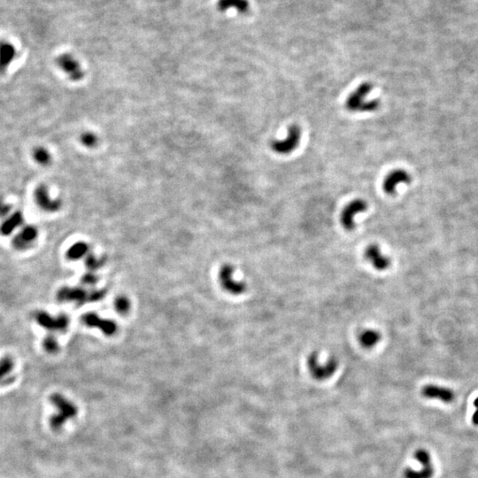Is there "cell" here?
<instances>
[{
	"mask_svg": "<svg viewBox=\"0 0 478 478\" xmlns=\"http://www.w3.org/2000/svg\"><path fill=\"white\" fill-rule=\"evenodd\" d=\"M50 400L57 409V412L50 418V425L52 430H59L66 422L77 416L78 410L73 402L59 393L52 394Z\"/></svg>",
	"mask_w": 478,
	"mask_h": 478,
	"instance_id": "2",
	"label": "cell"
},
{
	"mask_svg": "<svg viewBox=\"0 0 478 478\" xmlns=\"http://www.w3.org/2000/svg\"><path fill=\"white\" fill-rule=\"evenodd\" d=\"M34 318L38 325L47 331L61 332L66 331L69 325V318L64 314L54 317L45 311H37Z\"/></svg>",
	"mask_w": 478,
	"mask_h": 478,
	"instance_id": "5",
	"label": "cell"
},
{
	"mask_svg": "<svg viewBox=\"0 0 478 478\" xmlns=\"http://www.w3.org/2000/svg\"><path fill=\"white\" fill-rule=\"evenodd\" d=\"M219 280L224 290L232 295H241L246 290V285L244 283L235 279L234 268L232 265L224 264L221 268Z\"/></svg>",
	"mask_w": 478,
	"mask_h": 478,
	"instance_id": "6",
	"label": "cell"
},
{
	"mask_svg": "<svg viewBox=\"0 0 478 478\" xmlns=\"http://www.w3.org/2000/svg\"><path fill=\"white\" fill-rule=\"evenodd\" d=\"M80 141L83 146L92 149L97 146L99 139L95 133L92 131H85L80 136Z\"/></svg>",
	"mask_w": 478,
	"mask_h": 478,
	"instance_id": "24",
	"label": "cell"
},
{
	"mask_svg": "<svg viewBox=\"0 0 478 478\" xmlns=\"http://www.w3.org/2000/svg\"><path fill=\"white\" fill-rule=\"evenodd\" d=\"M373 90V85L366 81L361 83L354 92H351L347 97L346 107L351 112H375L380 107V101L378 99L366 100L368 93Z\"/></svg>",
	"mask_w": 478,
	"mask_h": 478,
	"instance_id": "1",
	"label": "cell"
},
{
	"mask_svg": "<svg viewBox=\"0 0 478 478\" xmlns=\"http://www.w3.org/2000/svg\"><path fill=\"white\" fill-rule=\"evenodd\" d=\"M411 175L403 169L393 170L384 178L382 183V188L384 192L389 195H393L396 192V189L400 183H411Z\"/></svg>",
	"mask_w": 478,
	"mask_h": 478,
	"instance_id": "14",
	"label": "cell"
},
{
	"mask_svg": "<svg viewBox=\"0 0 478 478\" xmlns=\"http://www.w3.org/2000/svg\"><path fill=\"white\" fill-rule=\"evenodd\" d=\"M32 156H33L34 160L38 165L43 166V167L48 166L51 162V153H50V152L46 147H43V146H38V147L35 148L33 150Z\"/></svg>",
	"mask_w": 478,
	"mask_h": 478,
	"instance_id": "22",
	"label": "cell"
},
{
	"mask_svg": "<svg viewBox=\"0 0 478 478\" xmlns=\"http://www.w3.org/2000/svg\"><path fill=\"white\" fill-rule=\"evenodd\" d=\"M57 300L60 302H74L77 305H83L91 302V291H87L81 287L64 286L58 290Z\"/></svg>",
	"mask_w": 478,
	"mask_h": 478,
	"instance_id": "9",
	"label": "cell"
},
{
	"mask_svg": "<svg viewBox=\"0 0 478 478\" xmlns=\"http://www.w3.org/2000/svg\"><path fill=\"white\" fill-rule=\"evenodd\" d=\"M365 259L371 263L372 266L377 270H386L391 265V260L382 254L381 249L377 244H371L366 247L364 253Z\"/></svg>",
	"mask_w": 478,
	"mask_h": 478,
	"instance_id": "15",
	"label": "cell"
},
{
	"mask_svg": "<svg viewBox=\"0 0 478 478\" xmlns=\"http://www.w3.org/2000/svg\"><path fill=\"white\" fill-rule=\"evenodd\" d=\"M97 275L95 274H93V272H89V273H86L85 275H82L81 277V283L83 285H95L97 282Z\"/></svg>",
	"mask_w": 478,
	"mask_h": 478,
	"instance_id": "28",
	"label": "cell"
},
{
	"mask_svg": "<svg viewBox=\"0 0 478 478\" xmlns=\"http://www.w3.org/2000/svg\"><path fill=\"white\" fill-rule=\"evenodd\" d=\"M105 262H106L105 258H97L93 255H87L86 259H85L86 268L90 272H93L95 270L100 269L104 266Z\"/></svg>",
	"mask_w": 478,
	"mask_h": 478,
	"instance_id": "25",
	"label": "cell"
},
{
	"mask_svg": "<svg viewBox=\"0 0 478 478\" xmlns=\"http://www.w3.org/2000/svg\"><path fill=\"white\" fill-rule=\"evenodd\" d=\"M474 406L476 407L477 410H476V412L474 413L473 416H472V422L475 425H478V398L475 399Z\"/></svg>",
	"mask_w": 478,
	"mask_h": 478,
	"instance_id": "30",
	"label": "cell"
},
{
	"mask_svg": "<svg viewBox=\"0 0 478 478\" xmlns=\"http://www.w3.org/2000/svg\"><path fill=\"white\" fill-rule=\"evenodd\" d=\"M12 211V207L9 204L5 202L3 199H0V217L4 218L10 215Z\"/></svg>",
	"mask_w": 478,
	"mask_h": 478,
	"instance_id": "29",
	"label": "cell"
},
{
	"mask_svg": "<svg viewBox=\"0 0 478 478\" xmlns=\"http://www.w3.org/2000/svg\"><path fill=\"white\" fill-rule=\"evenodd\" d=\"M422 393L427 398H438L445 403H451L454 399V393L452 390L433 384L424 387Z\"/></svg>",
	"mask_w": 478,
	"mask_h": 478,
	"instance_id": "17",
	"label": "cell"
},
{
	"mask_svg": "<svg viewBox=\"0 0 478 478\" xmlns=\"http://www.w3.org/2000/svg\"><path fill=\"white\" fill-rule=\"evenodd\" d=\"M24 222L23 214L20 211H16L7 216V218L0 225V234L2 236H9L16 229L20 227Z\"/></svg>",
	"mask_w": 478,
	"mask_h": 478,
	"instance_id": "18",
	"label": "cell"
},
{
	"mask_svg": "<svg viewBox=\"0 0 478 478\" xmlns=\"http://www.w3.org/2000/svg\"><path fill=\"white\" fill-rule=\"evenodd\" d=\"M15 367L14 360L9 356L3 357L0 360V382H3L10 375Z\"/></svg>",
	"mask_w": 478,
	"mask_h": 478,
	"instance_id": "23",
	"label": "cell"
},
{
	"mask_svg": "<svg viewBox=\"0 0 478 478\" xmlns=\"http://www.w3.org/2000/svg\"><path fill=\"white\" fill-rule=\"evenodd\" d=\"M414 458L422 465L421 470L407 468L404 472L406 478H431L433 476L432 465L430 455L424 449H419L414 453Z\"/></svg>",
	"mask_w": 478,
	"mask_h": 478,
	"instance_id": "10",
	"label": "cell"
},
{
	"mask_svg": "<svg viewBox=\"0 0 478 478\" xmlns=\"http://www.w3.org/2000/svg\"><path fill=\"white\" fill-rule=\"evenodd\" d=\"M43 347L46 351H47L48 353H51V354H54L60 350L59 343L55 338V336H52V335H47L44 338Z\"/></svg>",
	"mask_w": 478,
	"mask_h": 478,
	"instance_id": "26",
	"label": "cell"
},
{
	"mask_svg": "<svg viewBox=\"0 0 478 478\" xmlns=\"http://www.w3.org/2000/svg\"><path fill=\"white\" fill-rule=\"evenodd\" d=\"M301 138V129L298 125L289 127L287 137L283 140H275L271 143L272 150L276 153L286 155L292 153L299 146Z\"/></svg>",
	"mask_w": 478,
	"mask_h": 478,
	"instance_id": "4",
	"label": "cell"
},
{
	"mask_svg": "<svg viewBox=\"0 0 478 478\" xmlns=\"http://www.w3.org/2000/svg\"><path fill=\"white\" fill-rule=\"evenodd\" d=\"M358 340L364 348L370 349L377 346L381 340V334L376 330L366 329L359 333Z\"/></svg>",
	"mask_w": 478,
	"mask_h": 478,
	"instance_id": "19",
	"label": "cell"
},
{
	"mask_svg": "<svg viewBox=\"0 0 478 478\" xmlns=\"http://www.w3.org/2000/svg\"><path fill=\"white\" fill-rule=\"evenodd\" d=\"M114 307L119 314L125 315L130 309V302L125 296H119L114 300Z\"/></svg>",
	"mask_w": 478,
	"mask_h": 478,
	"instance_id": "27",
	"label": "cell"
},
{
	"mask_svg": "<svg viewBox=\"0 0 478 478\" xmlns=\"http://www.w3.org/2000/svg\"><path fill=\"white\" fill-rule=\"evenodd\" d=\"M38 237V230L34 225H25L13 239L12 244L16 250H26L31 247Z\"/></svg>",
	"mask_w": 478,
	"mask_h": 478,
	"instance_id": "13",
	"label": "cell"
},
{
	"mask_svg": "<svg viewBox=\"0 0 478 478\" xmlns=\"http://www.w3.org/2000/svg\"><path fill=\"white\" fill-rule=\"evenodd\" d=\"M51 194L46 185L41 184L36 187L34 198L37 207L47 213H55L61 208L62 202L58 199H51Z\"/></svg>",
	"mask_w": 478,
	"mask_h": 478,
	"instance_id": "11",
	"label": "cell"
},
{
	"mask_svg": "<svg viewBox=\"0 0 478 478\" xmlns=\"http://www.w3.org/2000/svg\"><path fill=\"white\" fill-rule=\"evenodd\" d=\"M367 209V204L363 199H354L343 209L340 215V222L344 229L351 231L355 227L354 218L356 214L365 212Z\"/></svg>",
	"mask_w": 478,
	"mask_h": 478,
	"instance_id": "8",
	"label": "cell"
},
{
	"mask_svg": "<svg viewBox=\"0 0 478 478\" xmlns=\"http://www.w3.org/2000/svg\"><path fill=\"white\" fill-rule=\"evenodd\" d=\"M307 366L312 377L318 381H323L332 377L338 367V361L332 357L326 362H320L316 352H313L307 359Z\"/></svg>",
	"mask_w": 478,
	"mask_h": 478,
	"instance_id": "3",
	"label": "cell"
},
{
	"mask_svg": "<svg viewBox=\"0 0 478 478\" xmlns=\"http://www.w3.org/2000/svg\"><path fill=\"white\" fill-rule=\"evenodd\" d=\"M58 66L71 81H79L84 77V72L80 62L69 53H63L57 58Z\"/></svg>",
	"mask_w": 478,
	"mask_h": 478,
	"instance_id": "7",
	"label": "cell"
},
{
	"mask_svg": "<svg viewBox=\"0 0 478 478\" xmlns=\"http://www.w3.org/2000/svg\"><path fill=\"white\" fill-rule=\"evenodd\" d=\"M90 251L89 244L85 242H77L69 247L66 252V257L71 260H78L88 254Z\"/></svg>",
	"mask_w": 478,
	"mask_h": 478,
	"instance_id": "21",
	"label": "cell"
},
{
	"mask_svg": "<svg viewBox=\"0 0 478 478\" xmlns=\"http://www.w3.org/2000/svg\"><path fill=\"white\" fill-rule=\"evenodd\" d=\"M81 320L88 327L99 329L107 336H112L117 332L118 326L114 320L102 319L94 313L83 315Z\"/></svg>",
	"mask_w": 478,
	"mask_h": 478,
	"instance_id": "12",
	"label": "cell"
},
{
	"mask_svg": "<svg viewBox=\"0 0 478 478\" xmlns=\"http://www.w3.org/2000/svg\"><path fill=\"white\" fill-rule=\"evenodd\" d=\"M17 49L9 41H0V74H4L16 61Z\"/></svg>",
	"mask_w": 478,
	"mask_h": 478,
	"instance_id": "16",
	"label": "cell"
},
{
	"mask_svg": "<svg viewBox=\"0 0 478 478\" xmlns=\"http://www.w3.org/2000/svg\"><path fill=\"white\" fill-rule=\"evenodd\" d=\"M217 7L221 12L234 8L239 13L244 14L249 9L248 0H218Z\"/></svg>",
	"mask_w": 478,
	"mask_h": 478,
	"instance_id": "20",
	"label": "cell"
}]
</instances>
